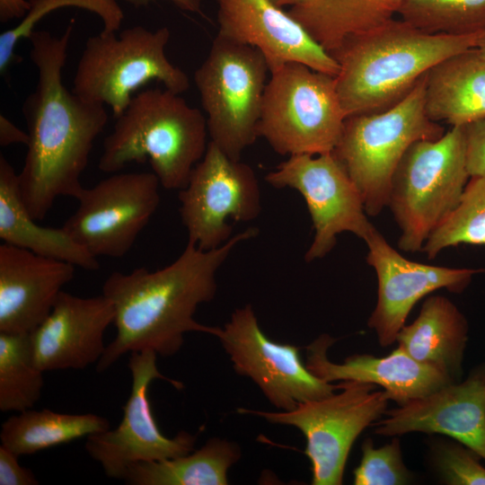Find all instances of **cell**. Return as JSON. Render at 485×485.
I'll use <instances>...</instances> for the list:
<instances>
[{
    "label": "cell",
    "mask_w": 485,
    "mask_h": 485,
    "mask_svg": "<svg viewBox=\"0 0 485 485\" xmlns=\"http://www.w3.org/2000/svg\"><path fill=\"white\" fill-rule=\"evenodd\" d=\"M114 316L113 304L104 295L80 297L62 290L48 315L30 333L36 365L46 372L97 363Z\"/></svg>",
    "instance_id": "cell-19"
},
{
    "label": "cell",
    "mask_w": 485,
    "mask_h": 485,
    "mask_svg": "<svg viewBox=\"0 0 485 485\" xmlns=\"http://www.w3.org/2000/svg\"><path fill=\"white\" fill-rule=\"evenodd\" d=\"M403 0H302L288 13L327 52L393 19Z\"/></svg>",
    "instance_id": "cell-25"
},
{
    "label": "cell",
    "mask_w": 485,
    "mask_h": 485,
    "mask_svg": "<svg viewBox=\"0 0 485 485\" xmlns=\"http://www.w3.org/2000/svg\"><path fill=\"white\" fill-rule=\"evenodd\" d=\"M178 198L188 242L203 251L216 249L233 236L230 220L250 222L261 210L253 169L227 156L212 141Z\"/></svg>",
    "instance_id": "cell-11"
},
{
    "label": "cell",
    "mask_w": 485,
    "mask_h": 485,
    "mask_svg": "<svg viewBox=\"0 0 485 485\" xmlns=\"http://www.w3.org/2000/svg\"><path fill=\"white\" fill-rule=\"evenodd\" d=\"M30 9L14 27L0 34V74L5 76L10 66L21 61L14 49L22 39H29L36 24L49 13L62 7H78L97 14L102 21L101 33L116 32L124 13L116 0H29Z\"/></svg>",
    "instance_id": "cell-31"
},
{
    "label": "cell",
    "mask_w": 485,
    "mask_h": 485,
    "mask_svg": "<svg viewBox=\"0 0 485 485\" xmlns=\"http://www.w3.org/2000/svg\"><path fill=\"white\" fill-rule=\"evenodd\" d=\"M0 238L3 242L40 256L95 271L96 257L76 242L64 229L40 225L22 201L18 173L0 155Z\"/></svg>",
    "instance_id": "cell-23"
},
{
    "label": "cell",
    "mask_w": 485,
    "mask_h": 485,
    "mask_svg": "<svg viewBox=\"0 0 485 485\" xmlns=\"http://www.w3.org/2000/svg\"><path fill=\"white\" fill-rule=\"evenodd\" d=\"M425 75L393 106L348 116L344 121L332 152L357 187L367 216H376L387 207L392 176L409 147L445 134L427 115Z\"/></svg>",
    "instance_id": "cell-6"
},
{
    "label": "cell",
    "mask_w": 485,
    "mask_h": 485,
    "mask_svg": "<svg viewBox=\"0 0 485 485\" xmlns=\"http://www.w3.org/2000/svg\"><path fill=\"white\" fill-rule=\"evenodd\" d=\"M72 31L71 23L59 37L34 30L28 39L38 81L22 105L29 143L18 179L25 207L37 221L48 215L57 198H78L93 143L108 121L103 104L64 85Z\"/></svg>",
    "instance_id": "cell-1"
},
{
    "label": "cell",
    "mask_w": 485,
    "mask_h": 485,
    "mask_svg": "<svg viewBox=\"0 0 485 485\" xmlns=\"http://www.w3.org/2000/svg\"><path fill=\"white\" fill-rule=\"evenodd\" d=\"M257 234V228L249 227L210 251L188 242L173 262L157 270L112 272L104 281L102 295L115 310L116 336L106 346L96 370H107L128 352L152 350L172 356L188 332L215 336L217 327L199 323L194 314L199 304L215 297L217 271L232 251Z\"/></svg>",
    "instance_id": "cell-2"
},
{
    "label": "cell",
    "mask_w": 485,
    "mask_h": 485,
    "mask_svg": "<svg viewBox=\"0 0 485 485\" xmlns=\"http://www.w3.org/2000/svg\"><path fill=\"white\" fill-rule=\"evenodd\" d=\"M384 415L375 423L377 435L442 434L485 460V362L474 366L464 381L448 384L424 397L386 410Z\"/></svg>",
    "instance_id": "cell-17"
},
{
    "label": "cell",
    "mask_w": 485,
    "mask_h": 485,
    "mask_svg": "<svg viewBox=\"0 0 485 485\" xmlns=\"http://www.w3.org/2000/svg\"><path fill=\"white\" fill-rule=\"evenodd\" d=\"M274 4H276L279 7L283 6H294L295 4H298L302 0H271Z\"/></svg>",
    "instance_id": "cell-40"
},
{
    "label": "cell",
    "mask_w": 485,
    "mask_h": 485,
    "mask_svg": "<svg viewBox=\"0 0 485 485\" xmlns=\"http://www.w3.org/2000/svg\"><path fill=\"white\" fill-rule=\"evenodd\" d=\"M475 49L477 53L485 60V32L481 36Z\"/></svg>",
    "instance_id": "cell-39"
},
{
    "label": "cell",
    "mask_w": 485,
    "mask_h": 485,
    "mask_svg": "<svg viewBox=\"0 0 485 485\" xmlns=\"http://www.w3.org/2000/svg\"><path fill=\"white\" fill-rule=\"evenodd\" d=\"M240 457L237 444L212 437L187 454L136 463L123 481L130 485H226L228 470Z\"/></svg>",
    "instance_id": "cell-26"
},
{
    "label": "cell",
    "mask_w": 485,
    "mask_h": 485,
    "mask_svg": "<svg viewBox=\"0 0 485 485\" xmlns=\"http://www.w3.org/2000/svg\"><path fill=\"white\" fill-rule=\"evenodd\" d=\"M268 73V63L258 48L218 33L195 71L210 141L232 159L240 160L258 138Z\"/></svg>",
    "instance_id": "cell-9"
},
{
    "label": "cell",
    "mask_w": 485,
    "mask_h": 485,
    "mask_svg": "<svg viewBox=\"0 0 485 485\" xmlns=\"http://www.w3.org/2000/svg\"><path fill=\"white\" fill-rule=\"evenodd\" d=\"M366 260L377 277V301L367 325L375 331L381 347L396 342L413 306L438 289L463 293L475 274L483 269L448 268L412 261L392 248L374 227L365 239Z\"/></svg>",
    "instance_id": "cell-16"
},
{
    "label": "cell",
    "mask_w": 485,
    "mask_h": 485,
    "mask_svg": "<svg viewBox=\"0 0 485 485\" xmlns=\"http://www.w3.org/2000/svg\"><path fill=\"white\" fill-rule=\"evenodd\" d=\"M215 336L234 371L251 379L277 409L289 411L299 403L331 395L340 385L327 383L303 363L300 348L269 340L251 304L236 309Z\"/></svg>",
    "instance_id": "cell-15"
},
{
    "label": "cell",
    "mask_w": 485,
    "mask_h": 485,
    "mask_svg": "<svg viewBox=\"0 0 485 485\" xmlns=\"http://www.w3.org/2000/svg\"><path fill=\"white\" fill-rule=\"evenodd\" d=\"M482 34H432L392 19L347 39L330 53L339 64L334 78L346 117L398 103L431 67L475 48Z\"/></svg>",
    "instance_id": "cell-3"
},
{
    "label": "cell",
    "mask_w": 485,
    "mask_h": 485,
    "mask_svg": "<svg viewBox=\"0 0 485 485\" xmlns=\"http://www.w3.org/2000/svg\"><path fill=\"white\" fill-rule=\"evenodd\" d=\"M30 9L29 0H0V22L22 19Z\"/></svg>",
    "instance_id": "cell-37"
},
{
    "label": "cell",
    "mask_w": 485,
    "mask_h": 485,
    "mask_svg": "<svg viewBox=\"0 0 485 485\" xmlns=\"http://www.w3.org/2000/svg\"><path fill=\"white\" fill-rule=\"evenodd\" d=\"M265 180L278 189H294L304 198L314 230L306 262L330 253L340 234L352 233L365 241L375 227L357 187L333 152L290 155Z\"/></svg>",
    "instance_id": "cell-13"
},
{
    "label": "cell",
    "mask_w": 485,
    "mask_h": 485,
    "mask_svg": "<svg viewBox=\"0 0 485 485\" xmlns=\"http://www.w3.org/2000/svg\"><path fill=\"white\" fill-rule=\"evenodd\" d=\"M18 458L19 455L0 445V485H38L33 472L22 467Z\"/></svg>",
    "instance_id": "cell-35"
},
{
    "label": "cell",
    "mask_w": 485,
    "mask_h": 485,
    "mask_svg": "<svg viewBox=\"0 0 485 485\" xmlns=\"http://www.w3.org/2000/svg\"><path fill=\"white\" fill-rule=\"evenodd\" d=\"M207 119L179 93L160 88L133 96L103 140L99 169L120 172L147 160L166 190L183 189L208 143Z\"/></svg>",
    "instance_id": "cell-4"
},
{
    "label": "cell",
    "mask_w": 485,
    "mask_h": 485,
    "mask_svg": "<svg viewBox=\"0 0 485 485\" xmlns=\"http://www.w3.org/2000/svg\"><path fill=\"white\" fill-rule=\"evenodd\" d=\"M29 135L15 126L4 114H0V146L2 147L14 144L28 145Z\"/></svg>",
    "instance_id": "cell-36"
},
{
    "label": "cell",
    "mask_w": 485,
    "mask_h": 485,
    "mask_svg": "<svg viewBox=\"0 0 485 485\" xmlns=\"http://www.w3.org/2000/svg\"><path fill=\"white\" fill-rule=\"evenodd\" d=\"M135 7L148 4L155 0H123ZM182 11L201 13V5L204 0H168Z\"/></svg>",
    "instance_id": "cell-38"
},
{
    "label": "cell",
    "mask_w": 485,
    "mask_h": 485,
    "mask_svg": "<svg viewBox=\"0 0 485 485\" xmlns=\"http://www.w3.org/2000/svg\"><path fill=\"white\" fill-rule=\"evenodd\" d=\"M43 373L35 363L30 333L0 332V410L32 409L41 396Z\"/></svg>",
    "instance_id": "cell-28"
},
{
    "label": "cell",
    "mask_w": 485,
    "mask_h": 485,
    "mask_svg": "<svg viewBox=\"0 0 485 485\" xmlns=\"http://www.w3.org/2000/svg\"><path fill=\"white\" fill-rule=\"evenodd\" d=\"M171 31L137 25L116 33L87 39L78 61L72 91L88 101L107 104L118 118L133 93L155 80L169 91L182 93L190 87L187 74L166 57Z\"/></svg>",
    "instance_id": "cell-8"
},
{
    "label": "cell",
    "mask_w": 485,
    "mask_h": 485,
    "mask_svg": "<svg viewBox=\"0 0 485 485\" xmlns=\"http://www.w3.org/2000/svg\"><path fill=\"white\" fill-rule=\"evenodd\" d=\"M346 118L334 76L290 62L270 72L257 134L281 155L322 154L336 147Z\"/></svg>",
    "instance_id": "cell-7"
},
{
    "label": "cell",
    "mask_w": 485,
    "mask_h": 485,
    "mask_svg": "<svg viewBox=\"0 0 485 485\" xmlns=\"http://www.w3.org/2000/svg\"><path fill=\"white\" fill-rule=\"evenodd\" d=\"M470 178L463 126L413 143L392 176L387 203L401 231L398 248L421 251L459 204Z\"/></svg>",
    "instance_id": "cell-5"
},
{
    "label": "cell",
    "mask_w": 485,
    "mask_h": 485,
    "mask_svg": "<svg viewBox=\"0 0 485 485\" xmlns=\"http://www.w3.org/2000/svg\"><path fill=\"white\" fill-rule=\"evenodd\" d=\"M355 485H404L413 481V474L404 464L401 443L394 436L375 448L371 438L362 444V458L353 472Z\"/></svg>",
    "instance_id": "cell-33"
},
{
    "label": "cell",
    "mask_w": 485,
    "mask_h": 485,
    "mask_svg": "<svg viewBox=\"0 0 485 485\" xmlns=\"http://www.w3.org/2000/svg\"><path fill=\"white\" fill-rule=\"evenodd\" d=\"M340 385L339 393L299 403L289 411L239 409L238 412L298 428L306 440L304 454L312 464V484L340 485L355 440L384 415L390 400L373 384L341 381Z\"/></svg>",
    "instance_id": "cell-10"
},
{
    "label": "cell",
    "mask_w": 485,
    "mask_h": 485,
    "mask_svg": "<svg viewBox=\"0 0 485 485\" xmlns=\"http://www.w3.org/2000/svg\"><path fill=\"white\" fill-rule=\"evenodd\" d=\"M75 266L3 242L0 332L31 333L48 315Z\"/></svg>",
    "instance_id": "cell-20"
},
{
    "label": "cell",
    "mask_w": 485,
    "mask_h": 485,
    "mask_svg": "<svg viewBox=\"0 0 485 485\" xmlns=\"http://www.w3.org/2000/svg\"><path fill=\"white\" fill-rule=\"evenodd\" d=\"M335 340L330 335L322 334L306 347V367L327 383L357 381L373 384L383 388L388 399L398 406L454 383L440 370L413 359L399 347L383 357L353 355L342 364L333 363L328 358L327 351Z\"/></svg>",
    "instance_id": "cell-21"
},
{
    "label": "cell",
    "mask_w": 485,
    "mask_h": 485,
    "mask_svg": "<svg viewBox=\"0 0 485 485\" xmlns=\"http://www.w3.org/2000/svg\"><path fill=\"white\" fill-rule=\"evenodd\" d=\"M156 357L152 350L130 353L128 366L132 384L120 423L114 429L86 437L87 454L100 463L109 478L123 480L136 463L172 459L194 450L196 436L182 430L167 437L155 421L148 395L152 382L162 379L177 389L183 386L159 371Z\"/></svg>",
    "instance_id": "cell-14"
},
{
    "label": "cell",
    "mask_w": 485,
    "mask_h": 485,
    "mask_svg": "<svg viewBox=\"0 0 485 485\" xmlns=\"http://www.w3.org/2000/svg\"><path fill=\"white\" fill-rule=\"evenodd\" d=\"M468 339L465 315L448 297L434 295L425 299L418 317L400 330L396 342L413 359L457 383L463 377Z\"/></svg>",
    "instance_id": "cell-22"
},
{
    "label": "cell",
    "mask_w": 485,
    "mask_h": 485,
    "mask_svg": "<svg viewBox=\"0 0 485 485\" xmlns=\"http://www.w3.org/2000/svg\"><path fill=\"white\" fill-rule=\"evenodd\" d=\"M110 428L101 416L59 413L29 409L8 418L1 426V445L17 455L33 454Z\"/></svg>",
    "instance_id": "cell-27"
},
{
    "label": "cell",
    "mask_w": 485,
    "mask_h": 485,
    "mask_svg": "<svg viewBox=\"0 0 485 485\" xmlns=\"http://www.w3.org/2000/svg\"><path fill=\"white\" fill-rule=\"evenodd\" d=\"M218 34L252 46L269 73L290 62L336 76L340 67L304 27L271 0H216Z\"/></svg>",
    "instance_id": "cell-18"
},
{
    "label": "cell",
    "mask_w": 485,
    "mask_h": 485,
    "mask_svg": "<svg viewBox=\"0 0 485 485\" xmlns=\"http://www.w3.org/2000/svg\"><path fill=\"white\" fill-rule=\"evenodd\" d=\"M463 128L469 174L471 177L485 174V117Z\"/></svg>",
    "instance_id": "cell-34"
},
{
    "label": "cell",
    "mask_w": 485,
    "mask_h": 485,
    "mask_svg": "<svg viewBox=\"0 0 485 485\" xmlns=\"http://www.w3.org/2000/svg\"><path fill=\"white\" fill-rule=\"evenodd\" d=\"M429 462L438 480L446 485H485L481 456L461 442L435 439L429 445Z\"/></svg>",
    "instance_id": "cell-32"
},
{
    "label": "cell",
    "mask_w": 485,
    "mask_h": 485,
    "mask_svg": "<svg viewBox=\"0 0 485 485\" xmlns=\"http://www.w3.org/2000/svg\"><path fill=\"white\" fill-rule=\"evenodd\" d=\"M425 109L432 121L451 127L485 117V60L475 48L440 61L426 73Z\"/></svg>",
    "instance_id": "cell-24"
},
{
    "label": "cell",
    "mask_w": 485,
    "mask_h": 485,
    "mask_svg": "<svg viewBox=\"0 0 485 485\" xmlns=\"http://www.w3.org/2000/svg\"><path fill=\"white\" fill-rule=\"evenodd\" d=\"M398 14L428 33L485 32V0H403Z\"/></svg>",
    "instance_id": "cell-29"
},
{
    "label": "cell",
    "mask_w": 485,
    "mask_h": 485,
    "mask_svg": "<svg viewBox=\"0 0 485 485\" xmlns=\"http://www.w3.org/2000/svg\"><path fill=\"white\" fill-rule=\"evenodd\" d=\"M160 181L151 172H115L78 197L63 229L98 258L124 257L160 203Z\"/></svg>",
    "instance_id": "cell-12"
},
{
    "label": "cell",
    "mask_w": 485,
    "mask_h": 485,
    "mask_svg": "<svg viewBox=\"0 0 485 485\" xmlns=\"http://www.w3.org/2000/svg\"><path fill=\"white\" fill-rule=\"evenodd\" d=\"M460 244L485 246V174L469 179L459 204L430 234L421 251L434 260L443 250Z\"/></svg>",
    "instance_id": "cell-30"
}]
</instances>
